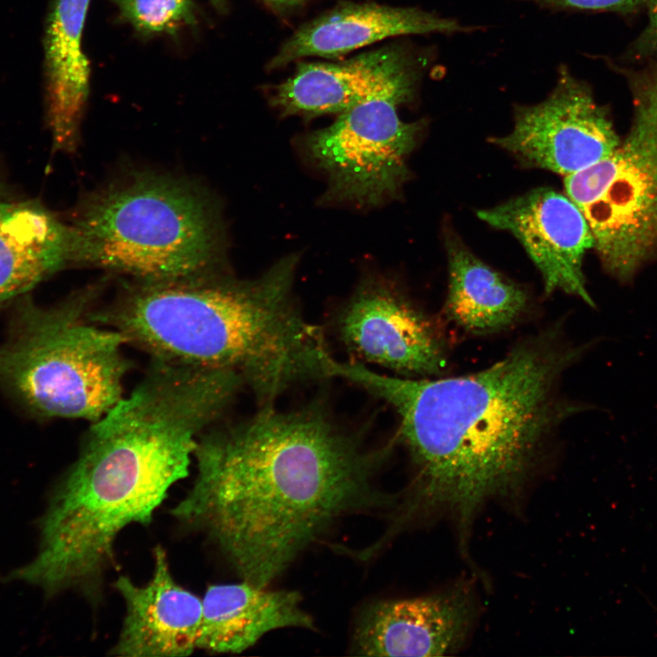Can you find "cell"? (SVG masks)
Listing matches in <instances>:
<instances>
[{
    "instance_id": "cell-25",
    "label": "cell",
    "mask_w": 657,
    "mask_h": 657,
    "mask_svg": "<svg viewBox=\"0 0 657 657\" xmlns=\"http://www.w3.org/2000/svg\"><path fill=\"white\" fill-rule=\"evenodd\" d=\"M214 5H215L218 8H223L224 5V0H211Z\"/></svg>"
},
{
    "instance_id": "cell-1",
    "label": "cell",
    "mask_w": 657,
    "mask_h": 657,
    "mask_svg": "<svg viewBox=\"0 0 657 657\" xmlns=\"http://www.w3.org/2000/svg\"><path fill=\"white\" fill-rule=\"evenodd\" d=\"M388 454L366 448L319 405L260 406L201 435L196 475L171 513L203 533L242 580L267 587L338 518L391 503L372 485Z\"/></svg>"
},
{
    "instance_id": "cell-12",
    "label": "cell",
    "mask_w": 657,
    "mask_h": 657,
    "mask_svg": "<svg viewBox=\"0 0 657 657\" xmlns=\"http://www.w3.org/2000/svg\"><path fill=\"white\" fill-rule=\"evenodd\" d=\"M419 73L409 51L385 47L338 63L302 64L276 88L271 102L283 115L305 117L340 114L377 99L402 104L412 98Z\"/></svg>"
},
{
    "instance_id": "cell-16",
    "label": "cell",
    "mask_w": 657,
    "mask_h": 657,
    "mask_svg": "<svg viewBox=\"0 0 657 657\" xmlns=\"http://www.w3.org/2000/svg\"><path fill=\"white\" fill-rule=\"evenodd\" d=\"M203 599L197 650L239 653L276 629H314L297 592L271 590L245 580L212 584Z\"/></svg>"
},
{
    "instance_id": "cell-5",
    "label": "cell",
    "mask_w": 657,
    "mask_h": 657,
    "mask_svg": "<svg viewBox=\"0 0 657 657\" xmlns=\"http://www.w3.org/2000/svg\"><path fill=\"white\" fill-rule=\"evenodd\" d=\"M67 223L70 266L159 281L220 272L224 262L218 205L183 178L128 172L81 198Z\"/></svg>"
},
{
    "instance_id": "cell-21",
    "label": "cell",
    "mask_w": 657,
    "mask_h": 657,
    "mask_svg": "<svg viewBox=\"0 0 657 657\" xmlns=\"http://www.w3.org/2000/svg\"><path fill=\"white\" fill-rule=\"evenodd\" d=\"M647 22L620 56L622 65H641L657 59V0H647Z\"/></svg>"
},
{
    "instance_id": "cell-7",
    "label": "cell",
    "mask_w": 657,
    "mask_h": 657,
    "mask_svg": "<svg viewBox=\"0 0 657 657\" xmlns=\"http://www.w3.org/2000/svg\"><path fill=\"white\" fill-rule=\"evenodd\" d=\"M610 66L631 93V127L609 156L565 176L564 186L588 221L604 269L628 282L657 257V59Z\"/></svg>"
},
{
    "instance_id": "cell-2",
    "label": "cell",
    "mask_w": 657,
    "mask_h": 657,
    "mask_svg": "<svg viewBox=\"0 0 657 657\" xmlns=\"http://www.w3.org/2000/svg\"><path fill=\"white\" fill-rule=\"evenodd\" d=\"M584 349L566 342L554 325L464 376H392L334 358L328 373L398 414L399 437L414 467L404 516L446 507L466 528L484 501L521 484L562 424L582 409L562 394V380Z\"/></svg>"
},
{
    "instance_id": "cell-14",
    "label": "cell",
    "mask_w": 657,
    "mask_h": 657,
    "mask_svg": "<svg viewBox=\"0 0 657 657\" xmlns=\"http://www.w3.org/2000/svg\"><path fill=\"white\" fill-rule=\"evenodd\" d=\"M472 616L460 590L378 601L359 618L352 650L365 656H443L464 641Z\"/></svg>"
},
{
    "instance_id": "cell-13",
    "label": "cell",
    "mask_w": 657,
    "mask_h": 657,
    "mask_svg": "<svg viewBox=\"0 0 657 657\" xmlns=\"http://www.w3.org/2000/svg\"><path fill=\"white\" fill-rule=\"evenodd\" d=\"M113 588L124 601L125 615L110 655L182 657L197 650L203 599L174 579L161 546L153 550V570L148 582L138 585L120 576Z\"/></svg>"
},
{
    "instance_id": "cell-9",
    "label": "cell",
    "mask_w": 657,
    "mask_h": 657,
    "mask_svg": "<svg viewBox=\"0 0 657 657\" xmlns=\"http://www.w3.org/2000/svg\"><path fill=\"white\" fill-rule=\"evenodd\" d=\"M494 141L525 162L564 176L606 158L620 141L590 87L565 67L551 93L517 107L512 130Z\"/></svg>"
},
{
    "instance_id": "cell-23",
    "label": "cell",
    "mask_w": 657,
    "mask_h": 657,
    "mask_svg": "<svg viewBox=\"0 0 657 657\" xmlns=\"http://www.w3.org/2000/svg\"><path fill=\"white\" fill-rule=\"evenodd\" d=\"M305 0H266V2L277 11H285L301 5Z\"/></svg>"
},
{
    "instance_id": "cell-20",
    "label": "cell",
    "mask_w": 657,
    "mask_h": 657,
    "mask_svg": "<svg viewBox=\"0 0 657 657\" xmlns=\"http://www.w3.org/2000/svg\"><path fill=\"white\" fill-rule=\"evenodd\" d=\"M120 15L144 34L173 31L195 24L192 0H112Z\"/></svg>"
},
{
    "instance_id": "cell-8",
    "label": "cell",
    "mask_w": 657,
    "mask_h": 657,
    "mask_svg": "<svg viewBox=\"0 0 657 657\" xmlns=\"http://www.w3.org/2000/svg\"><path fill=\"white\" fill-rule=\"evenodd\" d=\"M399 105L390 99L360 104L307 137L308 156L328 175V198L366 206L398 193L422 129L400 119Z\"/></svg>"
},
{
    "instance_id": "cell-4",
    "label": "cell",
    "mask_w": 657,
    "mask_h": 657,
    "mask_svg": "<svg viewBox=\"0 0 657 657\" xmlns=\"http://www.w3.org/2000/svg\"><path fill=\"white\" fill-rule=\"evenodd\" d=\"M297 257L253 280L220 272L132 281L93 319L118 330L152 360L237 374L259 406L327 378L330 356L320 328L293 297Z\"/></svg>"
},
{
    "instance_id": "cell-17",
    "label": "cell",
    "mask_w": 657,
    "mask_h": 657,
    "mask_svg": "<svg viewBox=\"0 0 657 657\" xmlns=\"http://www.w3.org/2000/svg\"><path fill=\"white\" fill-rule=\"evenodd\" d=\"M90 0H55L44 37L47 119L52 146L77 149L89 89V63L82 33Z\"/></svg>"
},
{
    "instance_id": "cell-11",
    "label": "cell",
    "mask_w": 657,
    "mask_h": 657,
    "mask_svg": "<svg viewBox=\"0 0 657 657\" xmlns=\"http://www.w3.org/2000/svg\"><path fill=\"white\" fill-rule=\"evenodd\" d=\"M477 214L516 237L539 270L547 295L559 290L595 307L583 274L584 256L594 241L585 215L569 197L539 188Z\"/></svg>"
},
{
    "instance_id": "cell-6",
    "label": "cell",
    "mask_w": 657,
    "mask_h": 657,
    "mask_svg": "<svg viewBox=\"0 0 657 657\" xmlns=\"http://www.w3.org/2000/svg\"><path fill=\"white\" fill-rule=\"evenodd\" d=\"M100 285L56 306L22 297L0 344V389L43 418L99 420L124 396L125 338L92 318Z\"/></svg>"
},
{
    "instance_id": "cell-24",
    "label": "cell",
    "mask_w": 657,
    "mask_h": 657,
    "mask_svg": "<svg viewBox=\"0 0 657 657\" xmlns=\"http://www.w3.org/2000/svg\"><path fill=\"white\" fill-rule=\"evenodd\" d=\"M8 189L5 177L0 170V200L9 198L7 196Z\"/></svg>"
},
{
    "instance_id": "cell-10",
    "label": "cell",
    "mask_w": 657,
    "mask_h": 657,
    "mask_svg": "<svg viewBox=\"0 0 657 657\" xmlns=\"http://www.w3.org/2000/svg\"><path fill=\"white\" fill-rule=\"evenodd\" d=\"M337 327L353 355L398 375L437 376L446 366L431 320L385 279L360 284L339 314Z\"/></svg>"
},
{
    "instance_id": "cell-18",
    "label": "cell",
    "mask_w": 657,
    "mask_h": 657,
    "mask_svg": "<svg viewBox=\"0 0 657 657\" xmlns=\"http://www.w3.org/2000/svg\"><path fill=\"white\" fill-rule=\"evenodd\" d=\"M68 223L33 200H0V308L70 266Z\"/></svg>"
},
{
    "instance_id": "cell-3",
    "label": "cell",
    "mask_w": 657,
    "mask_h": 657,
    "mask_svg": "<svg viewBox=\"0 0 657 657\" xmlns=\"http://www.w3.org/2000/svg\"><path fill=\"white\" fill-rule=\"evenodd\" d=\"M214 422L206 399L173 376L150 372L92 422L40 525L36 557L14 578L53 595L76 589L98 603L114 546L130 525H149L189 474Z\"/></svg>"
},
{
    "instance_id": "cell-19",
    "label": "cell",
    "mask_w": 657,
    "mask_h": 657,
    "mask_svg": "<svg viewBox=\"0 0 657 657\" xmlns=\"http://www.w3.org/2000/svg\"><path fill=\"white\" fill-rule=\"evenodd\" d=\"M449 287L447 317L474 334L498 332L526 312V290L491 268L454 236L446 240Z\"/></svg>"
},
{
    "instance_id": "cell-22",
    "label": "cell",
    "mask_w": 657,
    "mask_h": 657,
    "mask_svg": "<svg viewBox=\"0 0 657 657\" xmlns=\"http://www.w3.org/2000/svg\"><path fill=\"white\" fill-rule=\"evenodd\" d=\"M543 7L582 11H603L631 14L645 6L647 0H520Z\"/></svg>"
},
{
    "instance_id": "cell-15",
    "label": "cell",
    "mask_w": 657,
    "mask_h": 657,
    "mask_svg": "<svg viewBox=\"0 0 657 657\" xmlns=\"http://www.w3.org/2000/svg\"><path fill=\"white\" fill-rule=\"evenodd\" d=\"M465 30L454 19L416 7L347 2L302 26L283 45L270 68L304 57H338L391 36Z\"/></svg>"
}]
</instances>
